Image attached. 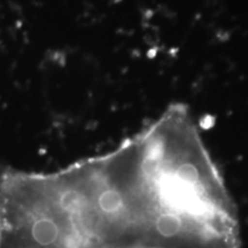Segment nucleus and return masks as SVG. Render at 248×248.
Instances as JSON below:
<instances>
[{
    "label": "nucleus",
    "instance_id": "obj_1",
    "mask_svg": "<svg viewBox=\"0 0 248 248\" xmlns=\"http://www.w3.org/2000/svg\"><path fill=\"white\" fill-rule=\"evenodd\" d=\"M0 248H241L237 209L182 105L116 150L0 172Z\"/></svg>",
    "mask_w": 248,
    "mask_h": 248
}]
</instances>
